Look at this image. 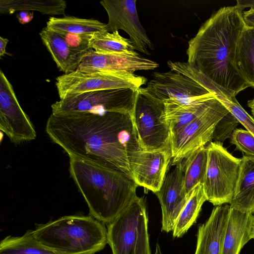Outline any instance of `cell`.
Wrapping results in <instances>:
<instances>
[{
  "instance_id": "10",
  "label": "cell",
  "mask_w": 254,
  "mask_h": 254,
  "mask_svg": "<svg viewBox=\"0 0 254 254\" xmlns=\"http://www.w3.org/2000/svg\"><path fill=\"white\" fill-rule=\"evenodd\" d=\"M229 112L215 97L203 112L172 135L173 164L175 165L192 152L212 141L217 124Z\"/></svg>"
},
{
  "instance_id": "17",
  "label": "cell",
  "mask_w": 254,
  "mask_h": 254,
  "mask_svg": "<svg viewBox=\"0 0 254 254\" xmlns=\"http://www.w3.org/2000/svg\"><path fill=\"white\" fill-rule=\"evenodd\" d=\"M230 205L214 207L207 220L199 225L194 254H221Z\"/></svg>"
},
{
  "instance_id": "6",
  "label": "cell",
  "mask_w": 254,
  "mask_h": 254,
  "mask_svg": "<svg viewBox=\"0 0 254 254\" xmlns=\"http://www.w3.org/2000/svg\"><path fill=\"white\" fill-rule=\"evenodd\" d=\"M207 145V168L202 184L207 200L214 206L230 204L241 159L233 156L222 142L211 141Z\"/></svg>"
},
{
  "instance_id": "24",
  "label": "cell",
  "mask_w": 254,
  "mask_h": 254,
  "mask_svg": "<svg viewBox=\"0 0 254 254\" xmlns=\"http://www.w3.org/2000/svg\"><path fill=\"white\" fill-rule=\"evenodd\" d=\"M89 45L100 54L139 56L131 40L122 37L118 31L105 30L95 33L90 39Z\"/></svg>"
},
{
  "instance_id": "30",
  "label": "cell",
  "mask_w": 254,
  "mask_h": 254,
  "mask_svg": "<svg viewBox=\"0 0 254 254\" xmlns=\"http://www.w3.org/2000/svg\"><path fill=\"white\" fill-rule=\"evenodd\" d=\"M230 142L245 155L254 158V136L246 129H235L230 136Z\"/></svg>"
},
{
  "instance_id": "32",
  "label": "cell",
  "mask_w": 254,
  "mask_h": 254,
  "mask_svg": "<svg viewBox=\"0 0 254 254\" xmlns=\"http://www.w3.org/2000/svg\"><path fill=\"white\" fill-rule=\"evenodd\" d=\"M60 34L64 38L69 47L83 58L93 50L89 45V41L93 35H79L71 33Z\"/></svg>"
},
{
  "instance_id": "15",
  "label": "cell",
  "mask_w": 254,
  "mask_h": 254,
  "mask_svg": "<svg viewBox=\"0 0 254 254\" xmlns=\"http://www.w3.org/2000/svg\"><path fill=\"white\" fill-rule=\"evenodd\" d=\"M175 165L166 176L159 190L154 193L161 207V230L167 233L172 231L190 195L186 193L185 189L183 160Z\"/></svg>"
},
{
  "instance_id": "20",
  "label": "cell",
  "mask_w": 254,
  "mask_h": 254,
  "mask_svg": "<svg viewBox=\"0 0 254 254\" xmlns=\"http://www.w3.org/2000/svg\"><path fill=\"white\" fill-rule=\"evenodd\" d=\"M39 35L61 71L66 74L76 70L83 58L69 47L61 35L46 27L41 31Z\"/></svg>"
},
{
  "instance_id": "29",
  "label": "cell",
  "mask_w": 254,
  "mask_h": 254,
  "mask_svg": "<svg viewBox=\"0 0 254 254\" xmlns=\"http://www.w3.org/2000/svg\"><path fill=\"white\" fill-rule=\"evenodd\" d=\"M215 97L230 112L239 123L254 136V119L241 106L236 97Z\"/></svg>"
},
{
  "instance_id": "28",
  "label": "cell",
  "mask_w": 254,
  "mask_h": 254,
  "mask_svg": "<svg viewBox=\"0 0 254 254\" xmlns=\"http://www.w3.org/2000/svg\"><path fill=\"white\" fill-rule=\"evenodd\" d=\"M0 254H57L34 237L32 230L21 236H8L0 243Z\"/></svg>"
},
{
  "instance_id": "34",
  "label": "cell",
  "mask_w": 254,
  "mask_h": 254,
  "mask_svg": "<svg viewBox=\"0 0 254 254\" xmlns=\"http://www.w3.org/2000/svg\"><path fill=\"white\" fill-rule=\"evenodd\" d=\"M236 5L242 11L248 7L254 8V0H237Z\"/></svg>"
},
{
  "instance_id": "16",
  "label": "cell",
  "mask_w": 254,
  "mask_h": 254,
  "mask_svg": "<svg viewBox=\"0 0 254 254\" xmlns=\"http://www.w3.org/2000/svg\"><path fill=\"white\" fill-rule=\"evenodd\" d=\"M159 66L156 62L140 56L102 54L94 50L86 55L77 70L120 71L134 73L141 70H152Z\"/></svg>"
},
{
  "instance_id": "7",
  "label": "cell",
  "mask_w": 254,
  "mask_h": 254,
  "mask_svg": "<svg viewBox=\"0 0 254 254\" xmlns=\"http://www.w3.org/2000/svg\"><path fill=\"white\" fill-rule=\"evenodd\" d=\"M138 90L122 88L100 90L68 96L51 105L52 114L120 112L132 117Z\"/></svg>"
},
{
  "instance_id": "8",
  "label": "cell",
  "mask_w": 254,
  "mask_h": 254,
  "mask_svg": "<svg viewBox=\"0 0 254 254\" xmlns=\"http://www.w3.org/2000/svg\"><path fill=\"white\" fill-rule=\"evenodd\" d=\"M56 86L60 99L86 92L130 88L138 90L147 78L129 72L75 70L56 78Z\"/></svg>"
},
{
  "instance_id": "25",
  "label": "cell",
  "mask_w": 254,
  "mask_h": 254,
  "mask_svg": "<svg viewBox=\"0 0 254 254\" xmlns=\"http://www.w3.org/2000/svg\"><path fill=\"white\" fill-rule=\"evenodd\" d=\"M66 3L63 0H0V12L12 14L17 11H37L43 14L63 15Z\"/></svg>"
},
{
  "instance_id": "26",
  "label": "cell",
  "mask_w": 254,
  "mask_h": 254,
  "mask_svg": "<svg viewBox=\"0 0 254 254\" xmlns=\"http://www.w3.org/2000/svg\"><path fill=\"white\" fill-rule=\"evenodd\" d=\"M184 186L186 193L190 195L199 184H203L207 163V149L202 146L192 152L183 160Z\"/></svg>"
},
{
  "instance_id": "18",
  "label": "cell",
  "mask_w": 254,
  "mask_h": 254,
  "mask_svg": "<svg viewBox=\"0 0 254 254\" xmlns=\"http://www.w3.org/2000/svg\"><path fill=\"white\" fill-rule=\"evenodd\" d=\"M254 215L230 207L221 254H239L252 238Z\"/></svg>"
},
{
  "instance_id": "9",
  "label": "cell",
  "mask_w": 254,
  "mask_h": 254,
  "mask_svg": "<svg viewBox=\"0 0 254 254\" xmlns=\"http://www.w3.org/2000/svg\"><path fill=\"white\" fill-rule=\"evenodd\" d=\"M163 104L138 90L132 120L138 142L145 151L171 149V132L163 117Z\"/></svg>"
},
{
  "instance_id": "1",
  "label": "cell",
  "mask_w": 254,
  "mask_h": 254,
  "mask_svg": "<svg viewBox=\"0 0 254 254\" xmlns=\"http://www.w3.org/2000/svg\"><path fill=\"white\" fill-rule=\"evenodd\" d=\"M246 27L236 5L214 11L188 42L187 62L169 61L171 70L192 79L215 96L231 98L251 87L235 64L237 44Z\"/></svg>"
},
{
  "instance_id": "40",
  "label": "cell",
  "mask_w": 254,
  "mask_h": 254,
  "mask_svg": "<svg viewBox=\"0 0 254 254\" xmlns=\"http://www.w3.org/2000/svg\"><path fill=\"white\" fill-rule=\"evenodd\" d=\"M252 238L254 239V224H253V230H252Z\"/></svg>"
},
{
  "instance_id": "36",
  "label": "cell",
  "mask_w": 254,
  "mask_h": 254,
  "mask_svg": "<svg viewBox=\"0 0 254 254\" xmlns=\"http://www.w3.org/2000/svg\"><path fill=\"white\" fill-rule=\"evenodd\" d=\"M32 11L27 10L20 11L16 15V17L17 18L18 21L21 19L28 16L31 14Z\"/></svg>"
},
{
  "instance_id": "21",
  "label": "cell",
  "mask_w": 254,
  "mask_h": 254,
  "mask_svg": "<svg viewBox=\"0 0 254 254\" xmlns=\"http://www.w3.org/2000/svg\"><path fill=\"white\" fill-rule=\"evenodd\" d=\"M214 98L188 104L169 102L162 103L163 117L169 127L171 136L203 112Z\"/></svg>"
},
{
  "instance_id": "11",
  "label": "cell",
  "mask_w": 254,
  "mask_h": 254,
  "mask_svg": "<svg viewBox=\"0 0 254 254\" xmlns=\"http://www.w3.org/2000/svg\"><path fill=\"white\" fill-rule=\"evenodd\" d=\"M140 91L161 103L188 104L213 98L215 95L195 81L182 73L170 70L155 72L145 87Z\"/></svg>"
},
{
  "instance_id": "38",
  "label": "cell",
  "mask_w": 254,
  "mask_h": 254,
  "mask_svg": "<svg viewBox=\"0 0 254 254\" xmlns=\"http://www.w3.org/2000/svg\"><path fill=\"white\" fill-rule=\"evenodd\" d=\"M247 105L251 109L252 114L254 117V97L248 101Z\"/></svg>"
},
{
  "instance_id": "3",
  "label": "cell",
  "mask_w": 254,
  "mask_h": 254,
  "mask_svg": "<svg viewBox=\"0 0 254 254\" xmlns=\"http://www.w3.org/2000/svg\"><path fill=\"white\" fill-rule=\"evenodd\" d=\"M69 170L90 215L104 224L114 220L137 196V185L117 170L73 157H69Z\"/></svg>"
},
{
  "instance_id": "27",
  "label": "cell",
  "mask_w": 254,
  "mask_h": 254,
  "mask_svg": "<svg viewBox=\"0 0 254 254\" xmlns=\"http://www.w3.org/2000/svg\"><path fill=\"white\" fill-rule=\"evenodd\" d=\"M207 200L202 184L192 190L190 197L174 226V238L182 237L195 222L203 203Z\"/></svg>"
},
{
  "instance_id": "4",
  "label": "cell",
  "mask_w": 254,
  "mask_h": 254,
  "mask_svg": "<svg viewBox=\"0 0 254 254\" xmlns=\"http://www.w3.org/2000/svg\"><path fill=\"white\" fill-rule=\"evenodd\" d=\"M36 239L57 254H94L107 244L104 223L91 215H68L39 224Z\"/></svg>"
},
{
  "instance_id": "2",
  "label": "cell",
  "mask_w": 254,
  "mask_h": 254,
  "mask_svg": "<svg viewBox=\"0 0 254 254\" xmlns=\"http://www.w3.org/2000/svg\"><path fill=\"white\" fill-rule=\"evenodd\" d=\"M46 131L69 157L117 170L133 180L129 155L141 148L129 114H51Z\"/></svg>"
},
{
  "instance_id": "39",
  "label": "cell",
  "mask_w": 254,
  "mask_h": 254,
  "mask_svg": "<svg viewBox=\"0 0 254 254\" xmlns=\"http://www.w3.org/2000/svg\"><path fill=\"white\" fill-rule=\"evenodd\" d=\"M154 254H162L161 250V248L158 244H156Z\"/></svg>"
},
{
  "instance_id": "33",
  "label": "cell",
  "mask_w": 254,
  "mask_h": 254,
  "mask_svg": "<svg viewBox=\"0 0 254 254\" xmlns=\"http://www.w3.org/2000/svg\"><path fill=\"white\" fill-rule=\"evenodd\" d=\"M243 17L246 26L254 27V8L243 11Z\"/></svg>"
},
{
  "instance_id": "23",
  "label": "cell",
  "mask_w": 254,
  "mask_h": 254,
  "mask_svg": "<svg viewBox=\"0 0 254 254\" xmlns=\"http://www.w3.org/2000/svg\"><path fill=\"white\" fill-rule=\"evenodd\" d=\"M235 64L242 76L254 88V27L246 26L236 48Z\"/></svg>"
},
{
  "instance_id": "31",
  "label": "cell",
  "mask_w": 254,
  "mask_h": 254,
  "mask_svg": "<svg viewBox=\"0 0 254 254\" xmlns=\"http://www.w3.org/2000/svg\"><path fill=\"white\" fill-rule=\"evenodd\" d=\"M239 122L229 112L216 125L213 133V141L223 143L236 128Z\"/></svg>"
},
{
  "instance_id": "12",
  "label": "cell",
  "mask_w": 254,
  "mask_h": 254,
  "mask_svg": "<svg viewBox=\"0 0 254 254\" xmlns=\"http://www.w3.org/2000/svg\"><path fill=\"white\" fill-rule=\"evenodd\" d=\"M0 129L15 144L34 140L37 136L33 124L17 100L12 85L1 70H0Z\"/></svg>"
},
{
  "instance_id": "35",
  "label": "cell",
  "mask_w": 254,
  "mask_h": 254,
  "mask_svg": "<svg viewBox=\"0 0 254 254\" xmlns=\"http://www.w3.org/2000/svg\"><path fill=\"white\" fill-rule=\"evenodd\" d=\"M8 40L6 38L0 37V57L4 56L5 54H8L6 52L5 48Z\"/></svg>"
},
{
  "instance_id": "22",
  "label": "cell",
  "mask_w": 254,
  "mask_h": 254,
  "mask_svg": "<svg viewBox=\"0 0 254 254\" xmlns=\"http://www.w3.org/2000/svg\"><path fill=\"white\" fill-rule=\"evenodd\" d=\"M106 24L94 19L80 18L72 16L50 17L46 28L59 34L71 33L92 35L105 31Z\"/></svg>"
},
{
  "instance_id": "13",
  "label": "cell",
  "mask_w": 254,
  "mask_h": 254,
  "mask_svg": "<svg viewBox=\"0 0 254 254\" xmlns=\"http://www.w3.org/2000/svg\"><path fill=\"white\" fill-rule=\"evenodd\" d=\"M100 3L108 16L106 31H125L129 35L135 50L150 55V51L153 50L154 46L139 21L136 0H103Z\"/></svg>"
},
{
  "instance_id": "37",
  "label": "cell",
  "mask_w": 254,
  "mask_h": 254,
  "mask_svg": "<svg viewBox=\"0 0 254 254\" xmlns=\"http://www.w3.org/2000/svg\"><path fill=\"white\" fill-rule=\"evenodd\" d=\"M34 13L32 11L30 15L19 21L21 24H26L30 22L33 18Z\"/></svg>"
},
{
  "instance_id": "19",
  "label": "cell",
  "mask_w": 254,
  "mask_h": 254,
  "mask_svg": "<svg viewBox=\"0 0 254 254\" xmlns=\"http://www.w3.org/2000/svg\"><path fill=\"white\" fill-rule=\"evenodd\" d=\"M240 165L231 208L253 214L254 213V158L244 155Z\"/></svg>"
},
{
  "instance_id": "14",
  "label": "cell",
  "mask_w": 254,
  "mask_h": 254,
  "mask_svg": "<svg viewBox=\"0 0 254 254\" xmlns=\"http://www.w3.org/2000/svg\"><path fill=\"white\" fill-rule=\"evenodd\" d=\"M171 158V149L131 152L128 159L133 181L138 186L155 193L162 185Z\"/></svg>"
},
{
  "instance_id": "5",
  "label": "cell",
  "mask_w": 254,
  "mask_h": 254,
  "mask_svg": "<svg viewBox=\"0 0 254 254\" xmlns=\"http://www.w3.org/2000/svg\"><path fill=\"white\" fill-rule=\"evenodd\" d=\"M148 220L144 199L137 196L107 224V244L112 254H151Z\"/></svg>"
}]
</instances>
